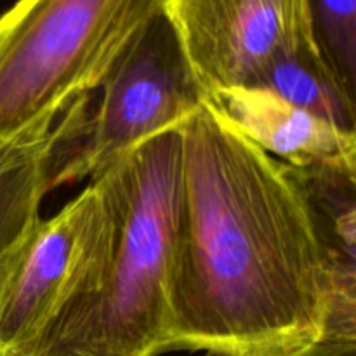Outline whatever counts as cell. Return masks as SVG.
Masks as SVG:
<instances>
[{
  "instance_id": "cell-4",
  "label": "cell",
  "mask_w": 356,
  "mask_h": 356,
  "mask_svg": "<svg viewBox=\"0 0 356 356\" xmlns=\"http://www.w3.org/2000/svg\"><path fill=\"white\" fill-rule=\"evenodd\" d=\"M113 238V214L94 183L37 222L0 261V356L30 355L73 302L97 291Z\"/></svg>"
},
{
  "instance_id": "cell-1",
  "label": "cell",
  "mask_w": 356,
  "mask_h": 356,
  "mask_svg": "<svg viewBox=\"0 0 356 356\" xmlns=\"http://www.w3.org/2000/svg\"><path fill=\"white\" fill-rule=\"evenodd\" d=\"M181 197L167 351L291 356L356 336V270L301 177L211 101L177 129Z\"/></svg>"
},
{
  "instance_id": "cell-7",
  "label": "cell",
  "mask_w": 356,
  "mask_h": 356,
  "mask_svg": "<svg viewBox=\"0 0 356 356\" xmlns=\"http://www.w3.org/2000/svg\"><path fill=\"white\" fill-rule=\"evenodd\" d=\"M92 94L76 97L58 118L16 136H0V261L40 221L45 195L87 134Z\"/></svg>"
},
{
  "instance_id": "cell-2",
  "label": "cell",
  "mask_w": 356,
  "mask_h": 356,
  "mask_svg": "<svg viewBox=\"0 0 356 356\" xmlns=\"http://www.w3.org/2000/svg\"><path fill=\"white\" fill-rule=\"evenodd\" d=\"M115 221L97 291L73 302L28 356L167 353L181 197V136L162 132L90 179Z\"/></svg>"
},
{
  "instance_id": "cell-8",
  "label": "cell",
  "mask_w": 356,
  "mask_h": 356,
  "mask_svg": "<svg viewBox=\"0 0 356 356\" xmlns=\"http://www.w3.org/2000/svg\"><path fill=\"white\" fill-rule=\"evenodd\" d=\"M209 101L250 141L292 169L356 174V134L275 94L240 87L219 90Z\"/></svg>"
},
{
  "instance_id": "cell-10",
  "label": "cell",
  "mask_w": 356,
  "mask_h": 356,
  "mask_svg": "<svg viewBox=\"0 0 356 356\" xmlns=\"http://www.w3.org/2000/svg\"><path fill=\"white\" fill-rule=\"evenodd\" d=\"M313 42L330 72L356 97V0H308Z\"/></svg>"
},
{
  "instance_id": "cell-9",
  "label": "cell",
  "mask_w": 356,
  "mask_h": 356,
  "mask_svg": "<svg viewBox=\"0 0 356 356\" xmlns=\"http://www.w3.org/2000/svg\"><path fill=\"white\" fill-rule=\"evenodd\" d=\"M249 89L275 94L341 131L356 134V97L350 96L337 82L315 42H308L270 63Z\"/></svg>"
},
{
  "instance_id": "cell-3",
  "label": "cell",
  "mask_w": 356,
  "mask_h": 356,
  "mask_svg": "<svg viewBox=\"0 0 356 356\" xmlns=\"http://www.w3.org/2000/svg\"><path fill=\"white\" fill-rule=\"evenodd\" d=\"M165 0H16L0 14V136L97 90Z\"/></svg>"
},
{
  "instance_id": "cell-5",
  "label": "cell",
  "mask_w": 356,
  "mask_h": 356,
  "mask_svg": "<svg viewBox=\"0 0 356 356\" xmlns=\"http://www.w3.org/2000/svg\"><path fill=\"white\" fill-rule=\"evenodd\" d=\"M99 89L86 138L58 186L94 179L148 139L179 129L209 101L163 10L125 49Z\"/></svg>"
},
{
  "instance_id": "cell-11",
  "label": "cell",
  "mask_w": 356,
  "mask_h": 356,
  "mask_svg": "<svg viewBox=\"0 0 356 356\" xmlns=\"http://www.w3.org/2000/svg\"><path fill=\"white\" fill-rule=\"evenodd\" d=\"M291 356H356V336L327 332L322 339Z\"/></svg>"
},
{
  "instance_id": "cell-6",
  "label": "cell",
  "mask_w": 356,
  "mask_h": 356,
  "mask_svg": "<svg viewBox=\"0 0 356 356\" xmlns=\"http://www.w3.org/2000/svg\"><path fill=\"white\" fill-rule=\"evenodd\" d=\"M163 13L209 97L313 42L308 0H165Z\"/></svg>"
}]
</instances>
